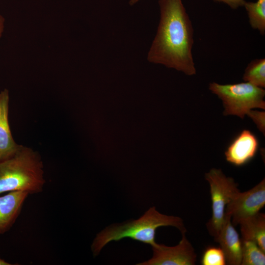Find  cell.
<instances>
[{
  "mask_svg": "<svg viewBox=\"0 0 265 265\" xmlns=\"http://www.w3.org/2000/svg\"><path fill=\"white\" fill-rule=\"evenodd\" d=\"M160 20L148 52V60L181 71L196 74L192 49L191 21L182 0H159Z\"/></svg>",
  "mask_w": 265,
  "mask_h": 265,
  "instance_id": "obj_1",
  "label": "cell"
},
{
  "mask_svg": "<svg viewBox=\"0 0 265 265\" xmlns=\"http://www.w3.org/2000/svg\"><path fill=\"white\" fill-rule=\"evenodd\" d=\"M162 226L174 227L181 234L186 232L181 217L162 214L155 207H152L138 219L121 224L111 225L98 233L91 246L93 255L94 257L98 255L110 242L126 238L154 246L157 243L155 241L156 230Z\"/></svg>",
  "mask_w": 265,
  "mask_h": 265,
  "instance_id": "obj_2",
  "label": "cell"
},
{
  "mask_svg": "<svg viewBox=\"0 0 265 265\" xmlns=\"http://www.w3.org/2000/svg\"><path fill=\"white\" fill-rule=\"evenodd\" d=\"M44 173L40 154L21 145L12 157L0 162V194L14 191L40 193L46 182Z\"/></svg>",
  "mask_w": 265,
  "mask_h": 265,
  "instance_id": "obj_3",
  "label": "cell"
},
{
  "mask_svg": "<svg viewBox=\"0 0 265 265\" xmlns=\"http://www.w3.org/2000/svg\"><path fill=\"white\" fill-rule=\"evenodd\" d=\"M209 89L223 102V114L244 118L252 108L265 109V90L249 82L220 84L212 82Z\"/></svg>",
  "mask_w": 265,
  "mask_h": 265,
  "instance_id": "obj_4",
  "label": "cell"
},
{
  "mask_svg": "<svg viewBox=\"0 0 265 265\" xmlns=\"http://www.w3.org/2000/svg\"><path fill=\"white\" fill-rule=\"evenodd\" d=\"M205 178L210 186L212 209V215L207 224V228L214 238L224 222L226 206L239 190L234 179L226 176L221 169H211L205 174Z\"/></svg>",
  "mask_w": 265,
  "mask_h": 265,
  "instance_id": "obj_5",
  "label": "cell"
},
{
  "mask_svg": "<svg viewBox=\"0 0 265 265\" xmlns=\"http://www.w3.org/2000/svg\"><path fill=\"white\" fill-rule=\"evenodd\" d=\"M265 205V180L250 189L237 192L225 208V214L230 216L234 226L242 220L259 212Z\"/></svg>",
  "mask_w": 265,
  "mask_h": 265,
  "instance_id": "obj_6",
  "label": "cell"
},
{
  "mask_svg": "<svg viewBox=\"0 0 265 265\" xmlns=\"http://www.w3.org/2000/svg\"><path fill=\"white\" fill-rule=\"evenodd\" d=\"M182 238L174 246L158 244L152 246L153 256L137 265H194L197 258L194 248L182 233Z\"/></svg>",
  "mask_w": 265,
  "mask_h": 265,
  "instance_id": "obj_7",
  "label": "cell"
},
{
  "mask_svg": "<svg viewBox=\"0 0 265 265\" xmlns=\"http://www.w3.org/2000/svg\"><path fill=\"white\" fill-rule=\"evenodd\" d=\"M259 145L256 136L249 130H244L228 146L225 152L226 159L234 165H243L255 156Z\"/></svg>",
  "mask_w": 265,
  "mask_h": 265,
  "instance_id": "obj_8",
  "label": "cell"
},
{
  "mask_svg": "<svg viewBox=\"0 0 265 265\" xmlns=\"http://www.w3.org/2000/svg\"><path fill=\"white\" fill-rule=\"evenodd\" d=\"M214 240L218 242L225 257L226 264L240 265L242 240L232 223L230 216L225 214V220Z\"/></svg>",
  "mask_w": 265,
  "mask_h": 265,
  "instance_id": "obj_9",
  "label": "cell"
},
{
  "mask_svg": "<svg viewBox=\"0 0 265 265\" xmlns=\"http://www.w3.org/2000/svg\"><path fill=\"white\" fill-rule=\"evenodd\" d=\"M29 194L14 191L0 196V234L7 232L14 224Z\"/></svg>",
  "mask_w": 265,
  "mask_h": 265,
  "instance_id": "obj_10",
  "label": "cell"
},
{
  "mask_svg": "<svg viewBox=\"0 0 265 265\" xmlns=\"http://www.w3.org/2000/svg\"><path fill=\"white\" fill-rule=\"evenodd\" d=\"M9 95L7 89L0 92V162L12 157L21 145L13 138L8 122Z\"/></svg>",
  "mask_w": 265,
  "mask_h": 265,
  "instance_id": "obj_11",
  "label": "cell"
},
{
  "mask_svg": "<svg viewBox=\"0 0 265 265\" xmlns=\"http://www.w3.org/2000/svg\"><path fill=\"white\" fill-rule=\"evenodd\" d=\"M240 232L243 240L256 242L265 252V215L259 212L240 221Z\"/></svg>",
  "mask_w": 265,
  "mask_h": 265,
  "instance_id": "obj_12",
  "label": "cell"
},
{
  "mask_svg": "<svg viewBox=\"0 0 265 265\" xmlns=\"http://www.w3.org/2000/svg\"><path fill=\"white\" fill-rule=\"evenodd\" d=\"M247 12L251 27L262 35L265 33V0L256 2L245 1L244 6Z\"/></svg>",
  "mask_w": 265,
  "mask_h": 265,
  "instance_id": "obj_13",
  "label": "cell"
},
{
  "mask_svg": "<svg viewBox=\"0 0 265 265\" xmlns=\"http://www.w3.org/2000/svg\"><path fill=\"white\" fill-rule=\"evenodd\" d=\"M242 240L241 265H265V252L254 241Z\"/></svg>",
  "mask_w": 265,
  "mask_h": 265,
  "instance_id": "obj_14",
  "label": "cell"
},
{
  "mask_svg": "<svg viewBox=\"0 0 265 265\" xmlns=\"http://www.w3.org/2000/svg\"><path fill=\"white\" fill-rule=\"evenodd\" d=\"M243 80L256 86L265 87V59H256L251 61L245 68Z\"/></svg>",
  "mask_w": 265,
  "mask_h": 265,
  "instance_id": "obj_15",
  "label": "cell"
},
{
  "mask_svg": "<svg viewBox=\"0 0 265 265\" xmlns=\"http://www.w3.org/2000/svg\"><path fill=\"white\" fill-rule=\"evenodd\" d=\"M203 265H225L226 264L225 255L219 247H208L204 251L201 260Z\"/></svg>",
  "mask_w": 265,
  "mask_h": 265,
  "instance_id": "obj_16",
  "label": "cell"
},
{
  "mask_svg": "<svg viewBox=\"0 0 265 265\" xmlns=\"http://www.w3.org/2000/svg\"><path fill=\"white\" fill-rule=\"evenodd\" d=\"M256 125L259 130L265 135V112L251 109L247 114Z\"/></svg>",
  "mask_w": 265,
  "mask_h": 265,
  "instance_id": "obj_17",
  "label": "cell"
},
{
  "mask_svg": "<svg viewBox=\"0 0 265 265\" xmlns=\"http://www.w3.org/2000/svg\"><path fill=\"white\" fill-rule=\"evenodd\" d=\"M215 1L223 2L229 5L231 8L236 9L239 7L243 6L245 0H214Z\"/></svg>",
  "mask_w": 265,
  "mask_h": 265,
  "instance_id": "obj_18",
  "label": "cell"
},
{
  "mask_svg": "<svg viewBox=\"0 0 265 265\" xmlns=\"http://www.w3.org/2000/svg\"><path fill=\"white\" fill-rule=\"evenodd\" d=\"M4 19L0 15V38L1 37L4 28Z\"/></svg>",
  "mask_w": 265,
  "mask_h": 265,
  "instance_id": "obj_19",
  "label": "cell"
},
{
  "mask_svg": "<svg viewBox=\"0 0 265 265\" xmlns=\"http://www.w3.org/2000/svg\"><path fill=\"white\" fill-rule=\"evenodd\" d=\"M13 265L10 263H8L0 257V265Z\"/></svg>",
  "mask_w": 265,
  "mask_h": 265,
  "instance_id": "obj_20",
  "label": "cell"
},
{
  "mask_svg": "<svg viewBox=\"0 0 265 265\" xmlns=\"http://www.w3.org/2000/svg\"><path fill=\"white\" fill-rule=\"evenodd\" d=\"M139 0H130L129 3L130 5H133Z\"/></svg>",
  "mask_w": 265,
  "mask_h": 265,
  "instance_id": "obj_21",
  "label": "cell"
}]
</instances>
